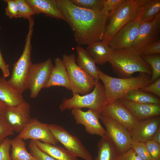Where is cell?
<instances>
[{
	"instance_id": "obj_7",
	"label": "cell",
	"mask_w": 160,
	"mask_h": 160,
	"mask_svg": "<svg viewBox=\"0 0 160 160\" xmlns=\"http://www.w3.org/2000/svg\"><path fill=\"white\" fill-rule=\"evenodd\" d=\"M138 9L137 0H123L110 18L101 41L108 44L121 28L136 19Z\"/></svg>"
},
{
	"instance_id": "obj_26",
	"label": "cell",
	"mask_w": 160,
	"mask_h": 160,
	"mask_svg": "<svg viewBox=\"0 0 160 160\" xmlns=\"http://www.w3.org/2000/svg\"><path fill=\"white\" fill-rule=\"evenodd\" d=\"M33 141L41 151L57 160H79L77 157L60 146L39 140Z\"/></svg>"
},
{
	"instance_id": "obj_4",
	"label": "cell",
	"mask_w": 160,
	"mask_h": 160,
	"mask_svg": "<svg viewBox=\"0 0 160 160\" xmlns=\"http://www.w3.org/2000/svg\"><path fill=\"white\" fill-rule=\"evenodd\" d=\"M28 21V31L23 52L18 60L14 64L11 76L8 81L13 88L22 93L28 89V75L33 64L31 59V39L34 21L33 18H31Z\"/></svg>"
},
{
	"instance_id": "obj_17",
	"label": "cell",
	"mask_w": 160,
	"mask_h": 160,
	"mask_svg": "<svg viewBox=\"0 0 160 160\" xmlns=\"http://www.w3.org/2000/svg\"><path fill=\"white\" fill-rule=\"evenodd\" d=\"M100 113L115 120L130 133L137 121L130 111L118 100L107 104Z\"/></svg>"
},
{
	"instance_id": "obj_23",
	"label": "cell",
	"mask_w": 160,
	"mask_h": 160,
	"mask_svg": "<svg viewBox=\"0 0 160 160\" xmlns=\"http://www.w3.org/2000/svg\"><path fill=\"white\" fill-rule=\"evenodd\" d=\"M97 155L93 160H120V155L112 140L106 132L97 144Z\"/></svg>"
},
{
	"instance_id": "obj_34",
	"label": "cell",
	"mask_w": 160,
	"mask_h": 160,
	"mask_svg": "<svg viewBox=\"0 0 160 160\" xmlns=\"http://www.w3.org/2000/svg\"><path fill=\"white\" fill-rule=\"evenodd\" d=\"M141 57L160 54L159 39L147 45L139 52Z\"/></svg>"
},
{
	"instance_id": "obj_11",
	"label": "cell",
	"mask_w": 160,
	"mask_h": 160,
	"mask_svg": "<svg viewBox=\"0 0 160 160\" xmlns=\"http://www.w3.org/2000/svg\"><path fill=\"white\" fill-rule=\"evenodd\" d=\"M160 27L159 12L152 20L140 24L137 37L129 49L139 52L147 45L159 39Z\"/></svg>"
},
{
	"instance_id": "obj_16",
	"label": "cell",
	"mask_w": 160,
	"mask_h": 160,
	"mask_svg": "<svg viewBox=\"0 0 160 160\" xmlns=\"http://www.w3.org/2000/svg\"><path fill=\"white\" fill-rule=\"evenodd\" d=\"M160 127L159 116L137 121L130 132L133 141L143 143L152 140Z\"/></svg>"
},
{
	"instance_id": "obj_42",
	"label": "cell",
	"mask_w": 160,
	"mask_h": 160,
	"mask_svg": "<svg viewBox=\"0 0 160 160\" xmlns=\"http://www.w3.org/2000/svg\"><path fill=\"white\" fill-rule=\"evenodd\" d=\"M9 65L6 64L0 50V69L2 71L3 77L6 78L9 76Z\"/></svg>"
},
{
	"instance_id": "obj_36",
	"label": "cell",
	"mask_w": 160,
	"mask_h": 160,
	"mask_svg": "<svg viewBox=\"0 0 160 160\" xmlns=\"http://www.w3.org/2000/svg\"><path fill=\"white\" fill-rule=\"evenodd\" d=\"M123 0H104L102 11L110 18Z\"/></svg>"
},
{
	"instance_id": "obj_44",
	"label": "cell",
	"mask_w": 160,
	"mask_h": 160,
	"mask_svg": "<svg viewBox=\"0 0 160 160\" xmlns=\"http://www.w3.org/2000/svg\"><path fill=\"white\" fill-rule=\"evenodd\" d=\"M7 106L0 100V114L3 115Z\"/></svg>"
},
{
	"instance_id": "obj_3",
	"label": "cell",
	"mask_w": 160,
	"mask_h": 160,
	"mask_svg": "<svg viewBox=\"0 0 160 160\" xmlns=\"http://www.w3.org/2000/svg\"><path fill=\"white\" fill-rule=\"evenodd\" d=\"M108 62L113 71L121 78L131 77L136 72L152 74L150 66L144 60L139 52L130 49H113Z\"/></svg>"
},
{
	"instance_id": "obj_19",
	"label": "cell",
	"mask_w": 160,
	"mask_h": 160,
	"mask_svg": "<svg viewBox=\"0 0 160 160\" xmlns=\"http://www.w3.org/2000/svg\"><path fill=\"white\" fill-rule=\"evenodd\" d=\"M36 14H44L57 19L66 20L59 9L56 0H25Z\"/></svg>"
},
{
	"instance_id": "obj_14",
	"label": "cell",
	"mask_w": 160,
	"mask_h": 160,
	"mask_svg": "<svg viewBox=\"0 0 160 160\" xmlns=\"http://www.w3.org/2000/svg\"><path fill=\"white\" fill-rule=\"evenodd\" d=\"M140 25L136 19L128 23L113 37L108 45L113 50L130 48L137 37Z\"/></svg>"
},
{
	"instance_id": "obj_33",
	"label": "cell",
	"mask_w": 160,
	"mask_h": 160,
	"mask_svg": "<svg viewBox=\"0 0 160 160\" xmlns=\"http://www.w3.org/2000/svg\"><path fill=\"white\" fill-rule=\"evenodd\" d=\"M29 148L30 153L36 160H57L41 151L33 140L30 141Z\"/></svg>"
},
{
	"instance_id": "obj_45",
	"label": "cell",
	"mask_w": 160,
	"mask_h": 160,
	"mask_svg": "<svg viewBox=\"0 0 160 160\" xmlns=\"http://www.w3.org/2000/svg\"><path fill=\"white\" fill-rule=\"evenodd\" d=\"M1 26L0 25V29H1Z\"/></svg>"
},
{
	"instance_id": "obj_10",
	"label": "cell",
	"mask_w": 160,
	"mask_h": 160,
	"mask_svg": "<svg viewBox=\"0 0 160 160\" xmlns=\"http://www.w3.org/2000/svg\"><path fill=\"white\" fill-rule=\"evenodd\" d=\"M51 58L45 61L32 64L27 80V87L30 91V97L35 98L48 81L53 67Z\"/></svg>"
},
{
	"instance_id": "obj_25",
	"label": "cell",
	"mask_w": 160,
	"mask_h": 160,
	"mask_svg": "<svg viewBox=\"0 0 160 160\" xmlns=\"http://www.w3.org/2000/svg\"><path fill=\"white\" fill-rule=\"evenodd\" d=\"M76 50L77 54L76 61L79 66L95 80L99 81L98 73L99 68L93 59L86 49L80 46L76 47Z\"/></svg>"
},
{
	"instance_id": "obj_24",
	"label": "cell",
	"mask_w": 160,
	"mask_h": 160,
	"mask_svg": "<svg viewBox=\"0 0 160 160\" xmlns=\"http://www.w3.org/2000/svg\"><path fill=\"white\" fill-rule=\"evenodd\" d=\"M85 49L96 64L100 65L108 62L113 50L108 44L102 41L87 45Z\"/></svg>"
},
{
	"instance_id": "obj_28",
	"label": "cell",
	"mask_w": 160,
	"mask_h": 160,
	"mask_svg": "<svg viewBox=\"0 0 160 160\" xmlns=\"http://www.w3.org/2000/svg\"><path fill=\"white\" fill-rule=\"evenodd\" d=\"M122 99L129 102L137 103L160 104V99L158 97L140 89L129 91Z\"/></svg>"
},
{
	"instance_id": "obj_37",
	"label": "cell",
	"mask_w": 160,
	"mask_h": 160,
	"mask_svg": "<svg viewBox=\"0 0 160 160\" xmlns=\"http://www.w3.org/2000/svg\"><path fill=\"white\" fill-rule=\"evenodd\" d=\"M147 149L154 160H160V144L153 140L146 141Z\"/></svg>"
},
{
	"instance_id": "obj_9",
	"label": "cell",
	"mask_w": 160,
	"mask_h": 160,
	"mask_svg": "<svg viewBox=\"0 0 160 160\" xmlns=\"http://www.w3.org/2000/svg\"><path fill=\"white\" fill-rule=\"evenodd\" d=\"M52 135L65 149L77 157L84 160H93L92 155L76 137L70 133L63 127L56 124H48Z\"/></svg>"
},
{
	"instance_id": "obj_12",
	"label": "cell",
	"mask_w": 160,
	"mask_h": 160,
	"mask_svg": "<svg viewBox=\"0 0 160 160\" xmlns=\"http://www.w3.org/2000/svg\"><path fill=\"white\" fill-rule=\"evenodd\" d=\"M31 106L25 101L12 107L7 106L3 115L14 132H21L30 122Z\"/></svg>"
},
{
	"instance_id": "obj_18",
	"label": "cell",
	"mask_w": 160,
	"mask_h": 160,
	"mask_svg": "<svg viewBox=\"0 0 160 160\" xmlns=\"http://www.w3.org/2000/svg\"><path fill=\"white\" fill-rule=\"evenodd\" d=\"M118 100L130 111L137 121L160 115V104L133 103L122 98Z\"/></svg>"
},
{
	"instance_id": "obj_40",
	"label": "cell",
	"mask_w": 160,
	"mask_h": 160,
	"mask_svg": "<svg viewBox=\"0 0 160 160\" xmlns=\"http://www.w3.org/2000/svg\"><path fill=\"white\" fill-rule=\"evenodd\" d=\"M140 89L145 92H148L153 93L160 97V77L150 84Z\"/></svg>"
},
{
	"instance_id": "obj_38",
	"label": "cell",
	"mask_w": 160,
	"mask_h": 160,
	"mask_svg": "<svg viewBox=\"0 0 160 160\" xmlns=\"http://www.w3.org/2000/svg\"><path fill=\"white\" fill-rule=\"evenodd\" d=\"M11 147L10 139L7 137L0 144V160H11L9 153Z\"/></svg>"
},
{
	"instance_id": "obj_32",
	"label": "cell",
	"mask_w": 160,
	"mask_h": 160,
	"mask_svg": "<svg viewBox=\"0 0 160 160\" xmlns=\"http://www.w3.org/2000/svg\"><path fill=\"white\" fill-rule=\"evenodd\" d=\"M14 132L4 116L0 114V144L8 136L13 135Z\"/></svg>"
},
{
	"instance_id": "obj_39",
	"label": "cell",
	"mask_w": 160,
	"mask_h": 160,
	"mask_svg": "<svg viewBox=\"0 0 160 160\" xmlns=\"http://www.w3.org/2000/svg\"><path fill=\"white\" fill-rule=\"evenodd\" d=\"M4 1L7 4L5 10L6 15L11 19L17 18L18 7L15 0H5Z\"/></svg>"
},
{
	"instance_id": "obj_41",
	"label": "cell",
	"mask_w": 160,
	"mask_h": 160,
	"mask_svg": "<svg viewBox=\"0 0 160 160\" xmlns=\"http://www.w3.org/2000/svg\"><path fill=\"white\" fill-rule=\"evenodd\" d=\"M120 160H143L132 148L120 155Z\"/></svg>"
},
{
	"instance_id": "obj_5",
	"label": "cell",
	"mask_w": 160,
	"mask_h": 160,
	"mask_svg": "<svg viewBox=\"0 0 160 160\" xmlns=\"http://www.w3.org/2000/svg\"><path fill=\"white\" fill-rule=\"evenodd\" d=\"M95 81V87L90 93L82 96L74 94L71 98H64L59 105L60 111L87 108L100 114L107 104L105 91L103 84L99 81Z\"/></svg>"
},
{
	"instance_id": "obj_15",
	"label": "cell",
	"mask_w": 160,
	"mask_h": 160,
	"mask_svg": "<svg viewBox=\"0 0 160 160\" xmlns=\"http://www.w3.org/2000/svg\"><path fill=\"white\" fill-rule=\"evenodd\" d=\"M71 113L76 123L83 125L86 131L92 135H96L101 137L106 133V130L99 121V113L91 109L86 111L81 109L73 108Z\"/></svg>"
},
{
	"instance_id": "obj_35",
	"label": "cell",
	"mask_w": 160,
	"mask_h": 160,
	"mask_svg": "<svg viewBox=\"0 0 160 160\" xmlns=\"http://www.w3.org/2000/svg\"><path fill=\"white\" fill-rule=\"evenodd\" d=\"M132 148L143 160H154L148 151L145 143L133 141Z\"/></svg>"
},
{
	"instance_id": "obj_8",
	"label": "cell",
	"mask_w": 160,
	"mask_h": 160,
	"mask_svg": "<svg viewBox=\"0 0 160 160\" xmlns=\"http://www.w3.org/2000/svg\"><path fill=\"white\" fill-rule=\"evenodd\" d=\"M99 119L120 155L132 148L133 140L130 132L126 128L115 120L101 113Z\"/></svg>"
},
{
	"instance_id": "obj_13",
	"label": "cell",
	"mask_w": 160,
	"mask_h": 160,
	"mask_svg": "<svg viewBox=\"0 0 160 160\" xmlns=\"http://www.w3.org/2000/svg\"><path fill=\"white\" fill-rule=\"evenodd\" d=\"M17 137L24 140H39L54 145L58 143L49 130L48 124L42 123L35 118L31 119L29 123Z\"/></svg>"
},
{
	"instance_id": "obj_31",
	"label": "cell",
	"mask_w": 160,
	"mask_h": 160,
	"mask_svg": "<svg viewBox=\"0 0 160 160\" xmlns=\"http://www.w3.org/2000/svg\"><path fill=\"white\" fill-rule=\"evenodd\" d=\"M15 1L18 7V18H23L28 20L32 16L36 14L25 0H15Z\"/></svg>"
},
{
	"instance_id": "obj_21",
	"label": "cell",
	"mask_w": 160,
	"mask_h": 160,
	"mask_svg": "<svg viewBox=\"0 0 160 160\" xmlns=\"http://www.w3.org/2000/svg\"><path fill=\"white\" fill-rule=\"evenodd\" d=\"M0 100L8 107L16 106L25 101L22 93L13 88L3 77H0Z\"/></svg>"
},
{
	"instance_id": "obj_22",
	"label": "cell",
	"mask_w": 160,
	"mask_h": 160,
	"mask_svg": "<svg viewBox=\"0 0 160 160\" xmlns=\"http://www.w3.org/2000/svg\"><path fill=\"white\" fill-rule=\"evenodd\" d=\"M138 9L136 19L140 24L153 19L160 10V0H137Z\"/></svg>"
},
{
	"instance_id": "obj_29",
	"label": "cell",
	"mask_w": 160,
	"mask_h": 160,
	"mask_svg": "<svg viewBox=\"0 0 160 160\" xmlns=\"http://www.w3.org/2000/svg\"><path fill=\"white\" fill-rule=\"evenodd\" d=\"M142 57L151 68V80L153 82L160 77V55H155Z\"/></svg>"
},
{
	"instance_id": "obj_20",
	"label": "cell",
	"mask_w": 160,
	"mask_h": 160,
	"mask_svg": "<svg viewBox=\"0 0 160 160\" xmlns=\"http://www.w3.org/2000/svg\"><path fill=\"white\" fill-rule=\"evenodd\" d=\"M53 66L49 79L44 88L59 86L70 90L69 80L68 73L62 60L57 57L54 60Z\"/></svg>"
},
{
	"instance_id": "obj_1",
	"label": "cell",
	"mask_w": 160,
	"mask_h": 160,
	"mask_svg": "<svg viewBox=\"0 0 160 160\" xmlns=\"http://www.w3.org/2000/svg\"><path fill=\"white\" fill-rule=\"evenodd\" d=\"M56 1L79 46L88 45L102 40L108 18V14L102 10L78 7L70 0Z\"/></svg>"
},
{
	"instance_id": "obj_6",
	"label": "cell",
	"mask_w": 160,
	"mask_h": 160,
	"mask_svg": "<svg viewBox=\"0 0 160 160\" xmlns=\"http://www.w3.org/2000/svg\"><path fill=\"white\" fill-rule=\"evenodd\" d=\"M62 60L68 73L73 94L84 95L90 93L95 87V80L76 63L75 55L64 54Z\"/></svg>"
},
{
	"instance_id": "obj_27",
	"label": "cell",
	"mask_w": 160,
	"mask_h": 160,
	"mask_svg": "<svg viewBox=\"0 0 160 160\" xmlns=\"http://www.w3.org/2000/svg\"><path fill=\"white\" fill-rule=\"evenodd\" d=\"M10 143L11 160H36L27 151L25 143L23 139L17 137L10 139Z\"/></svg>"
},
{
	"instance_id": "obj_2",
	"label": "cell",
	"mask_w": 160,
	"mask_h": 160,
	"mask_svg": "<svg viewBox=\"0 0 160 160\" xmlns=\"http://www.w3.org/2000/svg\"><path fill=\"white\" fill-rule=\"evenodd\" d=\"M98 73L105 88L107 104L123 98L131 90L140 89L153 83L151 76L145 73H140L136 77L118 78L111 76L99 69Z\"/></svg>"
},
{
	"instance_id": "obj_30",
	"label": "cell",
	"mask_w": 160,
	"mask_h": 160,
	"mask_svg": "<svg viewBox=\"0 0 160 160\" xmlns=\"http://www.w3.org/2000/svg\"><path fill=\"white\" fill-rule=\"evenodd\" d=\"M78 7L96 10H102L104 0H70Z\"/></svg>"
},
{
	"instance_id": "obj_43",
	"label": "cell",
	"mask_w": 160,
	"mask_h": 160,
	"mask_svg": "<svg viewBox=\"0 0 160 160\" xmlns=\"http://www.w3.org/2000/svg\"><path fill=\"white\" fill-rule=\"evenodd\" d=\"M160 144V127L155 133L152 139Z\"/></svg>"
}]
</instances>
